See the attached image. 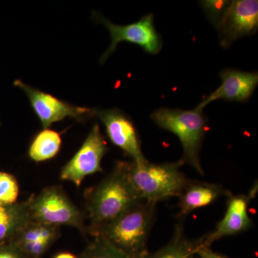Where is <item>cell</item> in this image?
<instances>
[{
	"mask_svg": "<svg viewBox=\"0 0 258 258\" xmlns=\"http://www.w3.org/2000/svg\"><path fill=\"white\" fill-rule=\"evenodd\" d=\"M84 198L89 235L142 201L131 181L129 163L120 161L101 182L86 190Z\"/></svg>",
	"mask_w": 258,
	"mask_h": 258,
	"instance_id": "cell-1",
	"label": "cell"
},
{
	"mask_svg": "<svg viewBox=\"0 0 258 258\" xmlns=\"http://www.w3.org/2000/svg\"><path fill=\"white\" fill-rule=\"evenodd\" d=\"M157 203L139 202L91 235L103 237L125 253L141 258L147 253V241L155 220Z\"/></svg>",
	"mask_w": 258,
	"mask_h": 258,
	"instance_id": "cell-2",
	"label": "cell"
},
{
	"mask_svg": "<svg viewBox=\"0 0 258 258\" xmlns=\"http://www.w3.org/2000/svg\"><path fill=\"white\" fill-rule=\"evenodd\" d=\"M183 163L154 164L147 159L129 163V176L139 198L157 203L179 197L191 180L181 170Z\"/></svg>",
	"mask_w": 258,
	"mask_h": 258,
	"instance_id": "cell-3",
	"label": "cell"
},
{
	"mask_svg": "<svg viewBox=\"0 0 258 258\" xmlns=\"http://www.w3.org/2000/svg\"><path fill=\"white\" fill-rule=\"evenodd\" d=\"M203 111L196 108L194 110L161 108L151 115L158 126L177 136L183 148L180 160L201 175L205 172L200 161V150L208 130V120Z\"/></svg>",
	"mask_w": 258,
	"mask_h": 258,
	"instance_id": "cell-4",
	"label": "cell"
},
{
	"mask_svg": "<svg viewBox=\"0 0 258 258\" xmlns=\"http://www.w3.org/2000/svg\"><path fill=\"white\" fill-rule=\"evenodd\" d=\"M32 221L56 226H69L88 234L86 215L69 198L60 186L44 188L28 198Z\"/></svg>",
	"mask_w": 258,
	"mask_h": 258,
	"instance_id": "cell-5",
	"label": "cell"
},
{
	"mask_svg": "<svg viewBox=\"0 0 258 258\" xmlns=\"http://www.w3.org/2000/svg\"><path fill=\"white\" fill-rule=\"evenodd\" d=\"M96 16L97 20L108 28L111 37L110 46L100 60L101 63L105 62L121 42L138 45L152 55H156L161 50L162 40L154 27L152 14L145 15L137 23L126 25H115L101 15H97Z\"/></svg>",
	"mask_w": 258,
	"mask_h": 258,
	"instance_id": "cell-6",
	"label": "cell"
},
{
	"mask_svg": "<svg viewBox=\"0 0 258 258\" xmlns=\"http://www.w3.org/2000/svg\"><path fill=\"white\" fill-rule=\"evenodd\" d=\"M108 150L99 125H93L87 138L71 160L62 167L60 177L81 186L86 176L101 172V161Z\"/></svg>",
	"mask_w": 258,
	"mask_h": 258,
	"instance_id": "cell-7",
	"label": "cell"
},
{
	"mask_svg": "<svg viewBox=\"0 0 258 258\" xmlns=\"http://www.w3.org/2000/svg\"><path fill=\"white\" fill-rule=\"evenodd\" d=\"M222 47H230L236 40L254 35L258 28L257 0L230 1L216 25Z\"/></svg>",
	"mask_w": 258,
	"mask_h": 258,
	"instance_id": "cell-8",
	"label": "cell"
},
{
	"mask_svg": "<svg viewBox=\"0 0 258 258\" xmlns=\"http://www.w3.org/2000/svg\"><path fill=\"white\" fill-rule=\"evenodd\" d=\"M14 85L23 90L28 97L32 108L44 128H48L52 123L60 121L68 117L83 121L96 115V111L94 110L73 106L49 93L35 89L20 80L15 81Z\"/></svg>",
	"mask_w": 258,
	"mask_h": 258,
	"instance_id": "cell-9",
	"label": "cell"
},
{
	"mask_svg": "<svg viewBox=\"0 0 258 258\" xmlns=\"http://www.w3.org/2000/svg\"><path fill=\"white\" fill-rule=\"evenodd\" d=\"M257 187L252 188L249 195H238L229 197L223 218L217 224L215 230L203 236V244L210 247L212 243L223 238L242 233L252 225L249 216L248 206L251 199L254 198Z\"/></svg>",
	"mask_w": 258,
	"mask_h": 258,
	"instance_id": "cell-10",
	"label": "cell"
},
{
	"mask_svg": "<svg viewBox=\"0 0 258 258\" xmlns=\"http://www.w3.org/2000/svg\"><path fill=\"white\" fill-rule=\"evenodd\" d=\"M106 127L107 135L115 147L121 149L134 162L146 160L140 139L133 122L118 109L96 111Z\"/></svg>",
	"mask_w": 258,
	"mask_h": 258,
	"instance_id": "cell-11",
	"label": "cell"
},
{
	"mask_svg": "<svg viewBox=\"0 0 258 258\" xmlns=\"http://www.w3.org/2000/svg\"><path fill=\"white\" fill-rule=\"evenodd\" d=\"M222 84L203 100L197 109L203 111L208 104L217 100L244 102L250 98L258 84L257 72H246L227 69L220 73Z\"/></svg>",
	"mask_w": 258,
	"mask_h": 258,
	"instance_id": "cell-12",
	"label": "cell"
},
{
	"mask_svg": "<svg viewBox=\"0 0 258 258\" xmlns=\"http://www.w3.org/2000/svg\"><path fill=\"white\" fill-rule=\"evenodd\" d=\"M232 193L222 186L203 181H190L179 197L178 217L182 219L198 209L209 206L221 197H229Z\"/></svg>",
	"mask_w": 258,
	"mask_h": 258,
	"instance_id": "cell-13",
	"label": "cell"
},
{
	"mask_svg": "<svg viewBox=\"0 0 258 258\" xmlns=\"http://www.w3.org/2000/svg\"><path fill=\"white\" fill-rule=\"evenodd\" d=\"M32 221L28 199L8 206H0V242L14 238L29 222Z\"/></svg>",
	"mask_w": 258,
	"mask_h": 258,
	"instance_id": "cell-14",
	"label": "cell"
},
{
	"mask_svg": "<svg viewBox=\"0 0 258 258\" xmlns=\"http://www.w3.org/2000/svg\"><path fill=\"white\" fill-rule=\"evenodd\" d=\"M203 245V237L198 240L186 238L180 223L176 226L175 232L169 243L155 252H148L141 258H195Z\"/></svg>",
	"mask_w": 258,
	"mask_h": 258,
	"instance_id": "cell-15",
	"label": "cell"
},
{
	"mask_svg": "<svg viewBox=\"0 0 258 258\" xmlns=\"http://www.w3.org/2000/svg\"><path fill=\"white\" fill-rule=\"evenodd\" d=\"M62 144L58 132L44 128L33 139L29 148V157L35 162L50 160L60 152Z\"/></svg>",
	"mask_w": 258,
	"mask_h": 258,
	"instance_id": "cell-16",
	"label": "cell"
},
{
	"mask_svg": "<svg viewBox=\"0 0 258 258\" xmlns=\"http://www.w3.org/2000/svg\"><path fill=\"white\" fill-rule=\"evenodd\" d=\"M60 233V227L31 221L10 241L15 243L41 241L52 244L58 238Z\"/></svg>",
	"mask_w": 258,
	"mask_h": 258,
	"instance_id": "cell-17",
	"label": "cell"
},
{
	"mask_svg": "<svg viewBox=\"0 0 258 258\" xmlns=\"http://www.w3.org/2000/svg\"><path fill=\"white\" fill-rule=\"evenodd\" d=\"M80 258H134L103 237L96 236L81 253Z\"/></svg>",
	"mask_w": 258,
	"mask_h": 258,
	"instance_id": "cell-18",
	"label": "cell"
},
{
	"mask_svg": "<svg viewBox=\"0 0 258 258\" xmlns=\"http://www.w3.org/2000/svg\"><path fill=\"white\" fill-rule=\"evenodd\" d=\"M20 187L16 178L9 173L0 171V206L18 203Z\"/></svg>",
	"mask_w": 258,
	"mask_h": 258,
	"instance_id": "cell-19",
	"label": "cell"
},
{
	"mask_svg": "<svg viewBox=\"0 0 258 258\" xmlns=\"http://www.w3.org/2000/svg\"><path fill=\"white\" fill-rule=\"evenodd\" d=\"M13 243L15 244L28 258H41L52 245L48 242H41V241L20 242V243L13 242Z\"/></svg>",
	"mask_w": 258,
	"mask_h": 258,
	"instance_id": "cell-20",
	"label": "cell"
},
{
	"mask_svg": "<svg viewBox=\"0 0 258 258\" xmlns=\"http://www.w3.org/2000/svg\"><path fill=\"white\" fill-rule=\"evenodd\" d=\"M230 1H203L201 2L202 6L208 15L210 21L215 24V26L220 18H221L224 11L227 8Z\"/></svg>",
	"mask_w": 258,
	"mask_h": 258,
	"instance_id": "cell-21",
	"label": "cell"
},
{
	"mask_svg": "<svg viewBox=\"0 0 258 258\" xmlns=\"http://www.w3.org/2000/svg\"><path fill=\"white\" fill-rule=\"evenodd\" d=\"M0 258H28L13 242H0Z\"/></svg>",
	"mask_w": 258,
	"mask_h": 258,
	"instance_id": "cell-22",
	"label": "cell"
},
{
	"mask_svg": "<svg viewBox=\"0 0 258 258\" xmlns=\"http://www.w3.org/2000/svg\"><path fill=\"white\" fill-rule=\"evenodd\" d=\"M196 255L200 258H230L217 252H214L210 247L202 246L197 252Z\"/></svg>",
	"mask_w": 258,
	"mask_h": 258,
	"instance_id": "cell-23",
	"label": "cell"
},
{
	"mask_svg": "<svg viewBox=\"0 0 258 258\" xmlns=\"http://www.w3.org/2000/svg\"><path fill=\"white\" fill-rule=\"evenodd\" d=\"M54 258H78L74 254L71 253V252H60L56 254Z\"/></svg>",
	"mask_w": 258,
	"mask_h": 258,
	"instance_id": "cell-24",
	"label": "cell"
}]
</instances>
